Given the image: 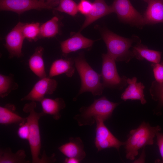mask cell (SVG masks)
I'll return each instance as SVG.
<instances>
[{"label":"cell","instance_id":"6da1fadb","mask_svg":"<svg viewBox=\"0 0 163 163\" xmlns=\"http://www.w3.org/2000/svg\"><path fill=\"white\" fill-rule=\"evenodd\" d=\"M101 35L107 48V53L116 61L129 62L134 57L130 49L134 43L141 42L137 36L130 38L123 37L106 28L102 30Z\"/></svg>","mask_w":163,"mask_h":163},{"label":"cell","instance_id":"7a4b0ae2","mask_svg":"<svg viewBox=\"0 0 163 163\" xmlns=\"http://www.w3.org/2000/svg\"><path fill=\"white\" fill-rule=\"evenodd\" d=\"M161 129L160 126L152 127L143 122L137 128L131 130L124 142L126 158L131 160H134L140 149L153 144L154 138Z\"/></svg>","mask_w":163,"mask_h":163},{"label":"cell","instance_id":"3957f363","mask_svg":"<svg viewBox=\"0 0 163 163\" xmlns=\"http://www.w3.org/2000/svg\"><path fill=\"white\" fill-rule=\"evenodd\" d=\"M119 103L109 100L105 97L94 99L89 106H83L79 109L80 113L76 115L74 119L79 126H91L96 119H102L104 121L109 118Z\"/></svg>","mask_w":163,"mask_h":163},{"label":"cell","instance_id":"277c9868","mask_svg":"<svg viewBox=\"0 0 163 163\" xmlns=\"http://www.w3.org/2000/svg\"><path fill=\"white\" fill-rule=\"evenodd\" d=\"M75 67L80 76L81 86L77 96L86 92L94 96L101 95L105 88L101 82V75L95 71L86 60L83 53L74 59Z\"/></svg>","mask_w":163,"mask_h":163},{"label":"cell","instance_id":"5b68a950","mask_svg":"<svg viewBox=\"0 0 163 163\" xmlns=\"http://www.w3.org/2000/svg\"><path fill=\"white\" fill-rule=\"evenodd\" d=\"M36 106L35 101H31L24 105L23 110L28 114L26 118L29 128V136L28 141L32 162L45 163L43 158L40 157L41 144L39 122L40 118L46 115L42 111L40 113L36 112L35 108Z\"/></svg>","mask_w":163,"mask_h":163},{"label":"cell","instance_id":"8992f818","mask_svg":"<svg viewBox=\"0 0 163 163\" xmlns=\"http://www.w3.org/2000/svg\"><path fill=\"white\" fill-rule=\"evenodd\" d=\"M101 79L104 87L122 90L128 85L127 77L118 73L116 61L107 53L102 54Z\"/></svg>","mask_w":163,"mask_h":163},{"label":"cell","instance_id":"52a82bcc","mask_svg":"<svg viewBox=\"0 0 163 163\" xmlns=\"http://www.w3.org/2000/svg\"><path fill=\"white\" fill-rule=\"evenodd\" d=\"M121 21L142 29L145 24L143 16L133 7L129 0H114L111 5Z\"/></svg>","mask_w":163,"mask_h":163},{"label":"cell","instance_id":"ba28073f","mask_svg":"<svg viewBox=\"0 0 163 163\" xmlns=\"http://www.w3.org/2000/svg\"><path fill=\"white\" fill-rule=\"evenodd\" d=\"M95 122L96 126L94 144L98 151L111 148L119 151L120 146L124 145V142L120 141L113 134L105 125L103 120L97 119Z\"/></svg>","mask_w":163,"mask_h":163},{"label":"cell","instance_id":"9c48e42d","mask_svg":"<svg viewBox=\"0 0 163 163\" xmlns=\"http://www.w3.org/2000/svg\"><path fill=\"white\" fill-rule=\"evenodd\" d=\"M54 8L51 4L38 0H0L1 11H10L18 14L31 9Z\"/></svg>","mask_w":163,"mask_h":163},{"label":"cell","instance_id":"30bf717a","mask_svg":"<svg viewBox=\"0 0 163 163\" xmlns=\"http://www.w3.org/2000/svg\"><path fill=\"white\" fill-rule=\"evenodd\" d=\"M57 85V81L49 76L40 78L30 92L21 101L40 102L45 95L52 94L56 89Z\"/></svg>","mask_w":163,"mask_h":163},{"label":"cell","instance_id":"8fae6325","mask_svg":"<svg viewBox=\"0 0 163 163\" xmlns=\"http://www.w3.org/2000/svg\"><path fill=\"white\" fill-rule=\"evenodd\" d=\"M23 23L19 22L6 37L5 46L9 53L10 58H18L23 56L22 48L25 39L21 29Z\"/></svg>","mask_w":163,"mask_h":163},{"label":"cell","instance_id":"7c38bea8","mask_svg":"<svg viewBox=\"0 0 163 163\" xmlns=\"http://www.w3.org/2000/svg\"><path fill=\"white\" fill-rule=\"evenodd\" d=\"M94 41L83 36L79 32L70 38L61 43L62 55L66 56L69 53L82 49L91 48Z\"/></svg>","mask_w":163,"mask_h":163},{"label":"cell","instance_id":"4fadbf2b","mask_svg":"<svg viewBox=\"0 0 163 163\" xmlns=\"http://www.w3.org/2000/svg\"><path fill=\"white\" fill-rule=\"evenodd\" d=\"M148 6L143 16L145 24L163 23V0H143Z\"/></svg>","mask_w":163,"mask_h":163},{"label":"cell","instance_id":"5bb4252c","mask_svg":"<svg viewBox=\"0 0 163 163\" xmlns=\"http://www.w3.org/2000/svg\"><path fill=\"white\" fill-rule=\"evenodd\" d=\"M59 150L68 158H73L80 161L85 157L84 145L79 137H70L69 142L59 146Z\"/></svg>","mask_w":163,"mask_h":163},{"label":"cell","instance_id":"9a60e30c","mask_svg":"<svg viewBox=\"0 0 163 163\" xmlns=\"http://www.w3.org/2000/svg\"><path fill=\"white\" fill-rule=\"evenodd\" d=\"M137 78H127V82L128 86L122 94L121 98L124 101L127 100H139L142 104L146 103L144 94L145 86L141 82H137Z\"/></svg>","mask_w":163,"mask_h":163},{"label":"cell","instance_id":"2e32d148","mask_svg":"<svg viewBox=\"0 0 163 163\" xmlns=\"http://www.w3.org/2000/svg\"><path fill=\"white\" fill-rule=\"evenodd\" d=\"M113 12L111 6L108 5L104 0H94L91 11L85 16L81 30L97 19Z\"/></svg>","mask_w":163,"mask_h":163},{"label":"cell","instance_id":"e0dca14e","mask_svg":"<svg viewBox=\"0 0 163 163\" xmlns=\"http://www.w3.org/2000/svg\"><path fill=\"white\" fill-rule=\"evenodd\" d=\"M75 67L74 59L71 58L56 59L52 63L50 66L49 76L52 78L65 74L67 77H71L74 73Z\"/></svg>","mask_w":163,"mask_h":163},{"label":"cell","instance_id":"ac0fdd59","mask_svg":"<svg viewBox=\"0 0 163 163\" xmlns=\"http://www.w3.org/2000/svg\"><path fill=\"white\" fill-rule=\"evenodd\" d=\"M141 42L136 43L132 47V51L134 57L139 60L145 59L152 63H159L162 52L149 49L146 46Z\"/></svg>","mask_w":163,"mask_h":163},{"label":"cell","instance_id":"d6986e66","mask_svg":"<svg viewBox=\"0 0 163 163\" xmlns=\"http://www.w3.org/2000/svg\"><path fill=\"white\" fill-rule=\"evenodd\" d=\"M15 106L8 104L0 107V123L2 125H8L12 124L20 125L27 121V119L19 115L16 110Z\"/></svg>","mask_w":163,"mask_h":163},{"label":"cell","instance_id":"ffe728a7","mask_svg":"<svg viewBox=\"0 0 163 163\" xmlns=\"http://www.w3.org/2000/svg\"><path fill=\"white\" fill-rule=\"evenodd\" d=\"M40 102L42 112L46 115L48 114L52 116L55 120L60 118V111L66 106L64 100L61 98L52 99L44 97Z\"/></svg>","mask_w":163,"mask_h":163},{"label":"cell","instance_id":"44dd1931","mask_svg":"<svg viewBox=\"0 0 163 163\" xmlns=\"http://www.w3.org/2000/svg\"><path fill=\"white\" fill-rule=\"evenodd\" d=\"M44 51L43 47H37L28 61L30 69L40 78L47 76L43 57Z\"/></svg>","mask_w":163,"mask_h":163},{"label":"cell","instance_id":"7402d4cb","mask_svg":"<svg viewBox=\"0 0 163 163\" xmlns=\"http://www.w3.org/2000/svg\"><path fill=\"white\" fill-rule=\"evenodd\" d=\"M25 151L21 149L13 153L10 148L0 150V163H29Z\"/></svg>","mask_w":163,"mask_h":163},{"label":"cell","instance_id":"603a6c76","mask_svg":"<svg viewBox=\"0 0 163 163\" xmlns=\"http://www.w3.org/2000/svg\"><path fill=\"white\" fill-rule=\"evenodd\" d=\"M59 19L54 16L40 26L39 38L54 37L59 33Z\"/></svg>","mask_w":163,"mask_h":163},{"label":"cell","instance_id":"cb8c5ba5","mask_svg":"<svg viewBox=\"0 0 163 163\" xmlns=\"http://www.w3.org/2000/svg\"><path fill=\"white\" fill-rule=\"evenodd\" d=\"M18 84L14 79V75H0V96L3 98L7 96L11 91L18 88Z\"/></svg>","mask_w":163,"mask_h":163},{"label":"cell","instance_id":"d4e9b609","mask_svg":"<svg viewBox=\"0 0 163 163\" xmlns=\"http://www.w3.org/2000/svg\"><path fill=\"white\" fill-rule=\"evenodd\" d=\"M40 27L38 22L23 23L21 29L24 38L30 41L37 40L39 38Z\"/></svg>","mask_w":163,"mask_h":163},{"label":"cell","instance_id":"484cf974","mask_svg":"<svg viewBox=\"0 0 163 163\" xmlns=\"http://www.w3.org/2000/svg\"><path fill=\"white\" fill-rule=\"evenodd\" d=\"M54 9L73 16L78 11L77 5L73 0H60L58 5Z\"/></svg>","mask_w":163,"mask_h":163},{"label":"cell","instance_id":"4316f807","mask_svg":"<svg viewBox=\"0 0 163 163\" xmlns=\"http://www.w3.org/2000/svg\"><path fill=\"white\" fill-rule=\"evenodd\" d=\"M149 92L152 98L163 106V83H159L156 81H153Z\"/></svg>","mask_w":163,"mask_h":163},{"label":"cell","instance_id":"83f0119b","mask_svg":"<svg viewBox=\"0 0 163 163\" xmlns=\"http://www.w3.org/2000/svg\"><path fill=\"white\" fill-rule=\"evenodd\" d=\"M151 66L156 81L159 83H163V62L161 63H152Z\"/></svg>","mask_w":163,"mask_h":163},{"label":"cell","instance_id":"f1b7e54d","mask_svg":"<svg viewBox=\"0 0 163 163\" xmlns=\"http://www.w3.org/2000/svg\"><path fill=\"white\" fill-rule=\"evenodd\" d=\"M77 6L78 11L86 16L91 11L92 7V3L88 0H81Z\"/></svg>","mask_w":163,"mask_h":163},{"label":"cell","instance_id":"f546056e","mask_svg":"<svg viewBox=\"0 0 163 163\" xmlns=\"http://www.w3.org/2000/svg\"><path fill=\"white\" fill-rule=\"evenodd\" d=\"M17 131V134L21 139L28 140L29 136V128L26 121L24 123L19 125Z\"/></svg>","mask_w":163,"mask_h":163},{"label":"cell","instance_id":"4dcf8cb0","mask_svg":"<svg viewBox=\"0 0 163 163\" xmlns=\"http://www.w3.org/2000/svg\"><path fill=\"white\" fill-rule=\"evenodd\" d=\"M157 145L163 163V133L158 132L156 134Z\"/></svg>","mask_w":163,"mask_h":163},{"label":"cell","instance_id":"1f68e13d","mask_svg":"<svg viewBox=\"0 0 163 163\" xmlns=\"http://www.w3.org/2000/svg\"><path fill=\"white\" fill-rule=\"evenodd\" d=\"M43 2H47L51 5L54 7L57 6L60 0H38Z\"/></svg>","mask_w":163,"mask_h":163},{"label":"cell","instance_id":"d6a6232c","mask_svg":"<svg viewBox=\"0 0 163 163\" xmlns=\"http://www.w3.org/2000/svg\"><path fill=\"white\" fill-rule=\"evenodd\" d=\"M80 161L78 159L73 158H66L64 161L65 163H78Z\"/></svg>","mask_w":163,"mask_h":163}]
</instances>
